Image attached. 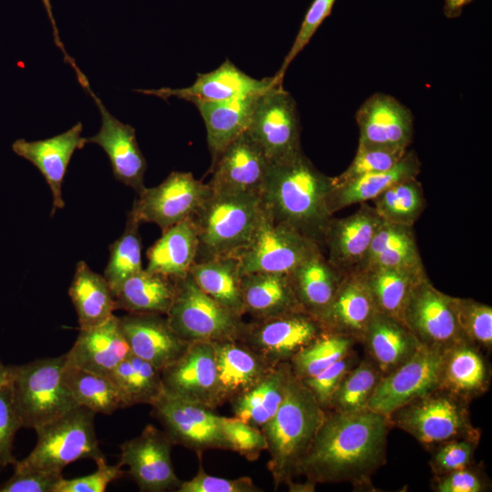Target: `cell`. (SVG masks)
<instances>
[{
  "label": "cell",
  "mask_w": 492,
  "mask_h": 492,
  "mask_svg": "<svg viewBox=\"0 0 492 492\" xmlns=\"http://www.w3.org/2000/svg\"><path fill=\"white\" fill-rule=\"evenodd\" d=\"M490 370L482 351L467 341L443 351L440 386L468 400L487 391Z\"/></svg>",
  "instance_id": "obj_29"
},
{
  "label": "cell",
  "mask_w": 492,
  "mask_h": 492,
  "mask_svg": "<svg viewBox=\"0 0 492 492\" xmlns=\"http://www.w3.org/2000/svg\"><path fill=\"white\" fill-rule=\"evenodd\" d=\"M85 90L94 99L101 117L98 132L86 138L87 144L101 147L108 157L115 179L138 194L145 188L147 162L138 147L135 128L116 118L90 87Z\"/></svg>",
  "instance_id": "obj_19"
},
{
  "label": "cell",
  "mask_w": 492,
  "mask_h": 492,
  "mask_svg": "<svg viewBox=\"0 0 492 492\" xmlns=\"http://www.w3.org/2000/svg\"><path fill=\"white\" fill-rule=\"evenodd\" d=\"M246 132L270 162L302 150L297 105L282 84L261 94Z\"/></svg>",
  "instance_id": "obj_12"
},
{
  "label": "cell",
  "mask_w": 492,
  "mask_h": 492,
  "mask_svg": "<svg viewBox=\"0 0 492 492\" xmlns=\"http://www.w3.org/2000/svg\"><path fill=\"white\" fill-rule=\"evenodd\" d=\"M249 477L224 478L208 475L200 464L197 474L190 480L182 481L177 492H260Z\"/></svg>",
  "instance_id": "obj_54"
},
{
  "label": "cell",
  "mask_w": 492,
  "mask_h": 492,
  "mask_svg": "<svg viewBox=\"0 0 492 492\" xmlns=\"http://www.w3.org/2000/svg\"><path fill=\"white\" fill-rule=\"evenodd\" d=\"M130 353L118 316L114 314L100 325L80 329L66 355L68 364L108 376Z\"/></svg>",
  "instance_id": "obj_27"
},
{
  "label": "cell",
  "mask_w": 492,
  "mask_h": 492,
  "mask_svg": "<svg viewBox=\"0 0 492 492\" xmlns=\"http://www.w3.org/2000/svg\"><path fill=\"white\" fill-rule=\"evenodd\" d=\"M356 341L349 336L324 331L289 362L296 378L312 377L353 350Z\"/></svg>",
  "instance_id": "obj_45"
},
{
  "label": "cell",
  "mask_w": 492,
  "mask_h": 492,
  "mask_svg": "<svg viewBox=\"0 0 492 492\" xmlns=\"http://www.w3.org/2000/svg\"><path fill=\"white\" fill-rule=\"evenodd\" d=\"M333 177L319 171L302 150L270 162L261 194L263 210L323 247L333 214L328 195Z\"/></svg>",
  "instance_id": "obj_2"
},
{
  "label": "cell",
  "mask_w": 492,
  "mask_h": 492,
  "mask_svg": "<svg viewBox=\"0 0 492 492\" xmlns=\"http://www.w3.org/2000/svg\"><path fill=\"white\" fill-rule=\"evenodd\" d=\"M21 427L9 384L0 390V468L15 464L13 444L15 436Z\"/></svg>",
  "instance_id": "obj_55"
},
{
  "label": "cell",
  "mask_w": 492,
  "mask_h": 492,
  "mask_svg": "<svg viewBox=\"0 0 492 492\" xmlns=\"http://www.w3.org/2000/svg\"><path fill=\"white\" fill-rule=\"evenodd\" d=\"M221 426L228 450L238 453L249 461H255L267 450L262 431L239 417L221 416Z\"/></svg>",
  "instance_id": "obj_49"
},
{
  "label": "cell",
  "mask_w": 492,
  "mask_h": 492,
  "mask_svg": "<svg viewBox=\"0 0 492 492\" xmlns=\"http://www.w3.org/2000/svg\"><path fill=\"white\" fill-rule=\"evenodd\" d=\"M478 443L470 439H455L436 446L429 461L434 476L445 475L473 464Z\"/></svg>",
  "instance_id": "obj_51"
},
{
  "label": "cell",
  "mask_w": 492,
  "mask_h": 492,
  "mask_svg": "<svg viewBox=\"0 0 492 492\" xmlns=\"http://www.w3.org/2000/svg\"><path fill=\"white\" fill-rule=\"evenodd\" d=\"M66 354L12 365L13 404L22 427H37L77 406L64 379Z\"/></svg>",
  "instance_id": "obj_5"
},
{
  "label": "cell",
  "mask_w": 492,
  "mask_h": 492,
  "mask_svg": "<svg viewBox=\"0 0 492 492\" xmlns=\"http://www.w3.org/2000/svg\"><path fill=\"white\" fill-rule=\"evenodd\" d=\"M244 313L263 319L302 310L288 274L251 272L241 276Z\"/></svg>",
  "instance_id": "obj_32"
},
{
  "label": "cell",
  "mask_w": 492,
  "mask_h": 492,
  "mask_svg": "<svg viewBox=\"0 0 492 492\" xmlns=\"http://www.w3.org/2000/svg\"><path fill=\"white\" fill-rule=\"evenodd\" d=\"M42 3H43V5H44V7L46 9V15H47V16L49 18V21L51 23V26H52V29H53L54 41H55V44H56V47H58L60 49V51L62 52V54L64 56L65 62L69 64L72 67V68L74 69L76 75L77 76L80 75L82 71L79 69V67H77L75 60L70 56V55H68V53L67 52V50L65 48L64 44L62 43V40L59 37V32H58L57 26H56L55 17L53 15L51 1L50 0H42Z\"/></svg>",
  "instance_id": "obj_58"
},
{
  "label": "cell",
  "mask_w": 492,
  "mask_h": 492,
  "mask_svg": "<svg viewBox=\"0 0 492 492\" xmlns=\"http://www.w3.org/2000/svg\"><path fill=\"white\" fill-rule=\"evenodd\" d=\"M118 323L130 352L159 370L176 361L190 344L171 329L166 315L128 313L118 317Z\"/></svg>",
  "instance_id": "obj_25"
},
{
  "label": "cell",
  "mask_w": 492,
  "mask_h": 492,
  "mask_svg": "<svg viewBox=\"0 0 492 492\" xmlns=\"http://www.w3.org/2000/svg\"><path fill=\"white\" fill-rule=\"evenodd\" d=\"M335 0H314L308 9L294 42L286 55L282 67L275 74L276 84H282V79L290 64L297 55L306 46L317 28L330 15Z\"/></svg>",
  "instance_id": "obj_52"
},
{
  "label": "cell",
  "mask_w": 492,
  "mask_h": 492,
  "mask_svg": "<svg viewBox=\"0 0 492 492\" xmlns=\"http://www.w3.org/2000/svg\"><path fill=\"white\" fill-rule=\"evenodd\" d=\"M139 224L128 214L122 235L109 246V259L103 276L113 293L127 278L143 269Z\"/></svg>",
  "instance_id": "obj_46"
},
{
  "label": "cell",
  "mask_w": 492,
  "mask_h": 492,
  "mask_svg": "<svg viewBox=\"0 0 492 492\" xmlns=\"http://www.w3.org/2000/svg\"><path fill=\"white\" fill-rule=\"evenodd\" d=\"M457 324L465 339L481 351L492 350V308L470 298L451 296Z\"/></svg>",
  "instance_id": "obj_47"
},
{
  "label": "cell",
  "mask_w": 492,
  "mask_h": 492,
  "mask_svg": "<svg viewBox=\"0 0 492 492\" xmlns=\"http://www.w3.org/2000/svg\"><path fill=\"white\" fill-rule=\"evenodd\" d=\"M108 377L119 395L122 408L150 405L163 392L161 370L132 353Z\"/></svg>",
  "instance_id": "obj_41"
},
{
  "label": "cell",
  "mask_w": 492,
  "mask_h": 492,
  "mask_svg": "<svg viewBox=\"0 0 492 492\" xmlns=\"http://www.w3.org/2000/svg\"><path fill=\"white\" fill-rule=\"evenodd\" d=\"M378 313L362 271L344 274L331 304L319 318L324 331L362 343Z\"/></svg>",
  "instance_id": "obj_24"
},
{
  "label": "cell",
  "mask_w": 492,
  "mask_h": 492,
  "mask_svg": "<svg viewBox=\"0 0 492 492\" xmlns=\"http://www.w3.org/2000/svg\"><path fill=\"white\" fill-rule=\"evenodd\" d=\"M189 274L214 301L240 316L245 314L241 286L242 273L235 257L194 262Z\"/></svg>",
  "instance_id": "obj_39"
},
{
  "label": "cell",
  "mask_w": 492,
  "mask_h": 492,
  "mask_svg": "<svg viewBox=\"0 0 492 492\" xmlns=\"http://www.w3.org/2000/svg\"><path fill=\"white\" fill-rule=\"evenodd\" d=\"M273 84H276L273 77L261 79L254 78L226 59L216 69L208 73H199L195 82L189 87L137 89L135 91L155 96L164 100L174 97L195 104L223 101L251 93L262 92Z\"/></svg>",
  "instance_id": "obj_23"
},
{
  "label": "cell",
  "mask_w": 492,
  "mask_h": 492,
  "mask_svg": "<svg viewBox=\"0 0 492 492\" xmlns=\"http://www.w3.org/2000/svg\"><path fill=\"white\" fill-rule=\"evenodd\" d=\"M488 478L474 463L441 476H434L432 488L436 492H483L488 490Z\"/></svg>",
  "instance_id": "obj_56"
},
{
  "label": "cell",
  "mask_w": 492,
  "mask_h": 492,
  "mask_svg": "<svg viewBox=\"0 0 492 492\" xmlns=\"http://www.w3.org/2000/svg\"><path fill=\"white\" fill-rule=\"evenodd\" d=\"M302 309L319 320L333 300L343 274L316 251L288 273Z\"/></svg>",
  "instance_id": "obj_30"
},
{
  "label": "cell",
  "mask_w": 492,
  "mask_h": 492,
  "mask_svg": "<svg viewBox=\"0 0 492 492\" xmlns=\"http://www.w3.org/2000/svg\"><path fill=\"white\" fill-rule=\"evenodd\" d=\"M358 145L407 150L414 125L410 110L392 96L376 93L356 112Z\"/></svg>",
  "instance_id": "obj_21"
},
{
  "label": "cell",
  "mask_w": 492,
  "mask_h": 492,
  "mask_svg": "<svg viewBox=\"0 0 492 492\" xmlns=\"http://www.w3.org/2000/svg\"><path fill=\"white\" fill-rule=\"evenodd\" d=\"M64 379L78 405L96 414L111 415L122 408L119 395L108 376L66 364Z\"/></svg>",
  "instance_id": "obj_42"
},
{
  "label": "cell",
  "mask_w": 492,
  "mask_h": 492,
  "mask_svg": "<svg viewBox=\"0 0 492 492\" xmlns=\"http://www.w3.org/2000/svg\"><path fill=\"white\" fill-rule=\"evenodd\" d=\"M175 281V295L166 318L179 338L189 343L239 339L245 323L242 316L203 292L189 273Z\"/></svg>",
  "instance_id": "obj_8"
},
{
  "label": "cell",
  "mask_w": 492,
  "mask_h": 492,
  "mask_svg": "<svg viewBox=\"0 0 492 492\" xmlns=\"http://www.w3.org/2000/svg\"><path fill=\"white\" fill-rule=\"evenodd\" d=\"M212 343L220 405L248 391L274 366L238 339Z\"/></svg>",
  "instance_id": "obj_26"
},
{
  "label": "cell",
  "mask_w": 492,
  "mask_h": 492,
  "mask_svg": "<svg viewBox=\"0 0 492 492\" xmlns=\"http://www.w3.org/2000/svg\"><path fill=\"white\" fill-rule=\"evenodd\" d=\"M323 332L317 318L297 310L244 323L238 340L275 365L290 362Z\"/></svg>",
  "instance_id": "obj_13"
},
{
  "label": "cell",
  "mask_w": 492,
  "mask_h": 492,
  "mask_svg": "<svg viewBox=\"0 0 492 492\" xmlns=\"http://www.w3.org/2000/svg\"><path fill=\"white\" fill-rule=\"evenodd\" d=\"M150 405L173 445L183 446L199 456L209 449L228 450L221 416L214 409L164 391Z\"/></svg>",
  "instance_id": "obj_11"
},
{
  "label": "cell",
  "mask_w": 492,
  "mask_h": 492,
  "mask_svg": "<svg viewBox=\"0 0 492 492\" xmlns=\"http://www.w3.org/2000/svg\"><path fill=\"white\" fill-rule=\"evenodd\" d=\"M381 378V372L369 358L359 361L343 378L326 411L353 413L367 409Z\"/></svg>",
  "instance_id": "obj_44"
},
{
  "label": "cell",
  "mask_w": 492,
  "mask_h": 492,
  "mask_svg": "<svg viewBox=\"0 0 492 492\" xmlns=\"http://www.w3.org/2000/svg\"><path fill=\"white\" fill-rule=\"evenodd\" d=\"M175 289V279L142 269L127 278L113 293L116 310L166 315Z\"/></svg>",
  "instance_id": "obj_37"
},
{
  "label": "cell",
  "mask_w": 492,
  "mask_h": 492,
  "mask_svg": "<svg viewBox=\"0 0 492 492\" xmlns=\"http://www.w3.org/2000/svg\"><path fill=\"white\" fill-rule=\"evenodd\" d=\"M373 200L384 220L412 227L425 207L423 187L416 178L392 185Z\"/></svg>",
  "instance_id": "obj_43"
},
{
  "label": "cell",
  "mask_w": 492,
  "mask_h": 492,
  "mask_svg": "<svg viewBox=\"0 0 492 492\" xmlns=\"http://www.w3.org/2000/svg\"><path fill=\"white\" fill-rule=\"evenodd\" d=\"M292 375L289 362L272 366L256 384L231 401L234 415L261 429L278 411Z\"/></svg>",
  "instance_id": "obj_34"
},
{
  "label": "cell",
  "mask_w": 492,
  "mask_h": 492,
  "mask_svg": "<svg viewBox=\"0 0 492 492\" xmlns=\"http://www.w3.org/2000/svg\"><path fill=\"white\" fill-rule=\"evenodd\" d=\"M62 477L38 470H14L13 476L0 484V492H53Z\"/></svg>",
  "instance_id": "obj_57"
},
{
  "label": "cell",
  "mask_w": 492,
  "mask_h": 492,
  "mask_svg": "<svg viewBox=\"0 0 492 492\" xmlns=\"http://www.w3.org/2000/svg\"><path fill=\"white\" fill-rule=\"evenodd\" d=\"M377 312L402 322L409 297L425 272L390 268H373L362 271Z\"/></svg>",
  "instance_id": "obj_40"
},
{
  "label": "cell",
  "mask_w": 492,
  "mask_h": 492,
  "mask_svg": "<svg viewBox=\"0 0 492 492\" xmlns=\"http://www.w3.org/2000/svg\"><path fill=\"white\" fill-rule=\"evenodd\" d=\"M421 163L414 150L405 156L392 168L364 174L346 183L333 186L328 195V208L333 215L348 206L375 199L392 185L411 178H416Z\"/></svg>",
  "instance_id": "obj_33"
},
{
  "label": "cell",
  "mask_w": 492,
  "mask_h": 492,
  "mask_svg": "<svg viewBox=\"0 0 492 492\" xmlns=\"http://www.w3.org/2000/svg\"><path fill=\"white\" fill-rule=\"evenodd\" d=\"M172 445L164 431L148 425L138 436L119 446L118 465L128 466V474L140 491H177L182 481L172 465Z\"/></svg>",
  "instance_id": "obj_16"
},
{
  "label": "cell",
  "mask_w": 492,
  "mask_h": 492,
  "mask_svg": "<svg viewBox=\"0 0 492 492\" xmlns=\"http://www.w3.org/2000/svg\"><path fill=\"white\" fill-rule=\"evenodd\" d=\"M97 470L87 476L57 481L53 492H104L108 486L122 477L124 472L118 464L108 465L106 458L96 461Z\"/></svg>",
  "instance_id": "obj_53"
},
{
  "label": "cell",
  "mask_w": 492,
  "mask_h": 492,
  "mask_svg": "<svg viewBox=\"0 0 492 492\" xmlns=\"http://www.w3.org/2000/svg\"><path fill=\"white\" fill-rule=\"evenodd\" d=\"M407 150L358 145L355 156L347 169L333 177V185L346 183L367 173L382 171L395 166Z\"/></svg>",
  "instance_id": "obj_48"
},
{
  "label": "cell",
  "mask_w": 492,
  "mask_h": 492,
  "mask_svg": "<svg viewBox=\"0 0 492 492\" xmlns=\"http://www.w3.org/2000/svg\"><path fill=\"white\" fill-rule=\"evenodd\" d=\"M373 268L425 272L412 226L382 220L362 271Z\"/></svg>",
  "instance_id": "obj_35"
},
{
  "label": "cell",
  "mask_w": 492,
  "mask_h": 492,
  "mask_svg": "<svg viewBox=\"0 0 492 492\" xmlns=\"http://www.w3.org/2000/svg\"><path fill=\"white\" fill-rule=\"evenodd\" d=\"M362 343L382 377L406 362L422 345L402 322L379 313L369 324Z\"/></svg>",
  "instance_id": "obj_31"
},
{
  "label": "cell",
  "mask_w": 492,
  "mask_h": 492,
  "mask_svg": "<svg viewBox=\"0 0 492 492\" xmlns=\"http://www.w3.org/2000/svg\"><path fill=\"white\" fill-rule=\"evenodd\" d=\"M261 211L258 196L210 190L191 218L198 235L195 262L234 255L248 242Z\"/></svg>",
  "instance_id": "obj_4"
},
{
  "label": "cell",
  "mask_w": 492,
  "mask_h": 492,
  "mask_svg": "<svg viewBox=\"0 0 492 492\" xmlns=\"http://www.w3.org/2000/svg\"><path fill=\"white\" fill-rule=\"evenodd\" d=\"M445 13L447 16L453 17L459 15L461 9L472 0H444Z\"/></svg>",
  "instance_id": "obj_59"
},
{
  "label": "cell",
  "mask_w": 492,
  "mask_h": 492,
  "mask_svg": "<svg viewBox=\"0 0 492 492\" xmlns=\"http://www.w3.org/2000/svg\"><path fill=\"white\" fill-rule=\"evenodd\" d=\"M210 192L208 183L191 172L172 171L159 185L144 188L128 212L136 220L158 225L161 231L192 218Z\"/></svg>",
  "instance_id": "obj_10"
},
{
  "label": "cell",
  "mask_w": 492,
  "mask_h": 492,
  "mask_svg": "<svg viewBox=\"0 0 492 492\" xmlns=\"http://www.w3.org/2000/svg\"><path fill=\"white\" fill-rule=\"evenodd\" d=\"M12 380V365H5L0 362V390L9 385Z\"/></svg>",
  "instance_id": "obj_60"
},
{
  "label": "cell",
  "mask_w": 492,
  "mask_h": 492,
  "mask_svg": "<svg viewBox=\"0 0 492 492\" xmlns=\"http://www.w3.org/2000/svg\"><path fill=\"white\" fill-rule=\"evenodd\" d=\"M383 219L366 202L353 214L332 218L325 230L323 246L329 262L343 275L362 271L373 237Z\"/></svg>",
  "instance_id": "obj_20"
},
{
  "label": "cell",
  "mask_w": 492,
  "mask_h": 492,
  "mask_svg": "<svg viewBox=\"0 0 492 492\" xmlns=\"http://www.w3.org/2000/svg\"><path fill=\"white\" fill-rule=\"evenodd\" d=\"M322 247L293 229L275 221L262 207L248 242L233 257L242 274L290 273Z\"/></svg>",
  "instance_id": "obj_9"
},
{
  "label": "cell",
  "mask_w": 492,
  "mask_h": 492,
  "mask_svg": "<svg viewBox=\"0 0 492 492\" xmlns=\"http://www.w3.org/2000/svg\"><path fill=\"white\" fill-rule=\"evenodd\" d=\"M442 358L443 351L421 345L406 362L381 378L367 408L389 416L438 388Z\"/></svg>",
  "instance_id": "obj_14"
},
{
  "label": "cell",
  "mask_w": 492,
  "mask_h": 492,
  "mask_svg": "<svg viewBox=\"0 0 492 492\" xmlns=\"http://www.w3.org/2000/svg\"><path fill=\"white\" fill-rule=\"evenodd\" d=\"M325 413L293 374L278 411L261 428L270 455L267 467L275 488L294 482L298 466L310 449Z\"/></svg>",
  "instance_id": "obj_3"
},
{
  "label": "cell",
  "mask_w": 492,
  "mask_h": 492,
  "mask_svg": "<svg viewBox=\"0 0 492 492\" xmlns=\"http://www.w3.org/2000/svg\"><path fill=\"white\" fill-rule=\"evenodd\" d=\"M82 130V123L77 122L54 137L34 141L18 138L12 144L13 151L36 166L49 186L53 197L51 216L65 208L64 178L74 152L87 144L86 138L81 136Z\"/></svg>",
  "instance_id": "obj_22"
},
{
  "label": "cell",
  "mask_w": 492,
  "mask_h": 492,
  "mask_svg": "<svg viewBox=\"0 0 492 492\" xmlns=\"http://www.w3.org/2000/svg\"><path fill=\"white\" fill-rule=\"evenodd\" d=\"M0 470H1V468H0Z\"/></svg>",
  "instance_id": "obj_61"
},
{
  "label": "cell",
  "mask_w": 492,
  "mask_h": 492,
  "mask_svg": "<svg viewBox=\"0 0 492 492\" xmlns=\"http://www.w3.org/2000/svg\"><path fill=\"white\" fill-rule=\"evenodd\" d=\"M469 401L438 387L392 413L388 418L432 451L455 439L480 440V429L470 419Z\"/></svg>",
  "instance_id": "obj_7"
},
{
  "label": "cell",
  "mask_w": 492,
  "mask_h": 492,
  "mask_svg": "<svg viewBox=\"0 0 492 492\" xmlns=\"http://www.w3.org/2000/svg\"><path fill=\"white\" fill-rule=\"evenodd\" d=\"M270 161L247 132L241 135L211 163V191L258 196L264 186Z\"/></svg>",
  "instance_id": "obj_18"
},
{
  "label": "cell",
  "mask_w": 492,
  "mask_h": 492,
  "mask_svg": "<svg viewBox=\"0 0 492 492\" xmlns=\"http://www.w3.org/2000/svg\"><path fill=\"white\" fill-rule=\"evenodd\" d=\"M402 323L422 345L427 347L444 351L466 341L457 324L451 296L437 290L427 276L415 286L404 310Z\"/></svg>",
  "instance_id": "obj_15"
},
{
  "label": "cell",
  "mask_w": 492,
  "mask_h": 492,
  "mask_svg": "<svg viewBox=\"0 0 492 492\" xmlns=\"http://www.w3.org/2000/svg\"><path fill=\"white\" fill-rule=\"evenodd\" d=\"M68 295L77 312L80 329L106 323L114 315L115 299L105 277L92 271L84 261L76 265Z\"/></svg>",
  "instance_id": "obj_38"
},
{
  "label": "cell",
  "mask_w": 492,
  "mask_h": 492,
  "mask_svg": "<svg viewBox=\"0 0 492 492\" xmlns=\"http://www.w3.org/2000/svg\"><path fill=\"white\" fill-rule=\"evenodd\" d=\"M358 363L353 350L317 374L301 380L316 402L326 411L345 374Z\"/></svg>",
  "instance_id": "obj_50"
},
{
  "label": "cell",
  "mask_w": 492,
  "mask_h": 492,
  "mask_svg": "<svg viewBox=\"0 0 492 492\" xmlns=\"http://www.w3.org/2000/svg\"><path fill=\"white\" fill-rule=\"evenodd\" d=\"M163 391L204 405L220 406L217 367L212 342L190 343L185 352L161 370Z\"/></svg>",
  "instance_id": "obj_17"
},
{
  "label": "cell",
  "mask_w": 492,
  "mask_h": 492,
  "mask_svg": "<svg viewBox=\"0 0 492 492\" xmlns=\"http://www.w3.org/2000/svg\"><path fill=\"white\" fill-rule=\"evenodd\" d=\"M95 415L77 405L56 419L35 429L37 441L24 459L16 460L14 470H38L62 475L69 464L80 459L95 462L106 458L95 431Z\"/></svg>",
  "instance_id": "obj_6"
},
{
  "label": "cell",
  "mask_w": 492,
  "mask_h": 492,
  "mask_svg": "<svg viewBox=\"0 0 492 492\" xmlns=\"http://www.w3.org/2000/svg\"><path fill=\"white\" fill-rule=\"evenodd\" d=\"M262 92L223 101L194 104L205 123L211 163L229 144L247 131Z\"/></svg>",
  "instance_id": "obj_28"
},
{
  "label": "cell",
  "mask_w": 492,
  "mask_h": 492,
  "mask_svg": "<svg viewBox=\"0 0 492 492\" xmlns=\"http://www.w3.org/2000/svg\"><path fill=\"white\" fill-rule=\"evenodd\" d=\"M388 416L371 409L326 411L307 454L301 461L295 491H313L317 484L350 483L371 487L372 476L386 463Z\"/></svg>",
  "instance_id": "obj_1"
},
{
  "label": "cell",
  "mask_w": 492,
  "mask_h": 492,
  "mask_svg": "<svg viewBox=\"0 0 492 492\" xmlns=\"http://www.w3.org/2000/svg\"><path fill=\"white\" fill-rule=\"evenodd\" d=\"M198 235L192 219H187L162 231L147 251L146 270L173 279L186 276L195 262Z\"/></svg>",
  "instance_id": "obj_36"
}]
</instances>
